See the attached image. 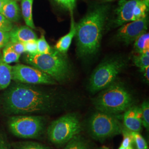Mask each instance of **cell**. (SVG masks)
Returning <instances> with one entry per match:
<instances>
[{"label":"cell","instance_id":"cell-1","mask_svg":"<svg viewBox=\"0 0 149 149\" xmlns=\"http://www.w3.org/2000/svg\"><path fill=\"white\" fill-rule=\"evenodd\" d=\"M6 111L15 114H29L51 112L59 106L55 93L34 85L16 82L3 96Z\"/></svg>","mask_w":149,"mask_h":149},{"label":"cell","instance_id":"cell-2","mask_svg":"<svg viewBox=\"0 0 149 149\" xmlns=\"http://www.w3.org/2000/svg\"><path fill=\"white\" fill-rule=\"evenodd\" d=\"M108 11L107 6H98L76 24L74 37L81 56L95 54L98 50Z\"/></svg>","mask_w":149,"mask_h":149},{"label":"cell","instance_id":"cell-3","mask_svg":"<svg viewBox=\"0 0 149 149\" xmlns=\"http://www.w3.org/2000/svg\"><path fill=\"white\" fill-rule=\"evenodd\" d=\"M24 61L27 64L48 74L54 80L63 82L69 77V66L63 54L55 50L49 54H27Z\"/></svg>","mask_w":149,"mask_h":149},{"label":"cell","instance_id":"cell-4","mask_svg":"<svg viewBox=\"0 0 149 149\" xmlns=\"http://www.w3.org/2000/svg\"><path fill=\"white\" fill-rule=\"evenodd\" d=\"M133 103L132 96L120 84H112L102 91L94 102L100 112L111 114L125 112Z\"/></svg>","mask_w":149,"mask_h":149},{"label":"cell","instance_id":"cell-5","mask_svg":"<svg viewBox=\"0 0 149 149\" xmlns=\"http://www.w3.org/2000/svg\"><path fill=\"white\" fill-rule=\"evenodd\" d=\"M81 129L76 115L67 114L51 123L48 129V138L53 144H65L80 133Z\"/></svg>","mask_w":149,"mask_h":149},{"label":"cell","instance_id":"cell-6","mask_svg":"<svg viewBox=\"0 0 149 149\" xmlns=\"http://www.w3.org/2000/svg\"><path fill=\"white\" fill-rule=\"evenodd\" d=\"M125 65L120 59H111L100 64L91 76L89 89L96 93L111 85Z\"/></svg>","mask_w":149,"mask_h":149},{"label":"cell","instance_id":"cell-7","mask_svg":"<svg viewBox=\"0 0 149 149\" xmlns=\"http://www.w3.org/2000/svg\"><path fill=\"white\" fill-rule=\"evenodd\" d=\"M8 124L11 133L21 138H37L44 128L43 118L36 116H14L10 118Z\"/></svg>","mask_w":149,"mask_h":149},{"label":"cell","instance_id":"cell-8","mask_svg":"<svg viewBox=\"0 0 149 149\" xmlns=\"http://www.w3.org/2000/svg\"><path fill=\"white\" fill-rule=\"evenodd\" d=\"M91 133L94 138L104 139L122 133V126L117 118L113 114L97 112L89 122Z\"/></svg>","mask_w":149,"mask_h":149},{"label":"cell","instance_id":"cell-9","mask_svg":"<svg viewBox=\"0 0 149 149\" xmlns=\"http://www.w3.org/2000/svg\"><path fill=\"white\" fill-rule=\"evenodd\" d=\"M12 80L29 85H55L56 81L48 74L33 66L17 64L12 68Z\"/></svg>","mask_w":149,"mask_h":149},{"label":"cell","instance_id":"cell-10","mask_svg":"<svg viewBox=\"0 0 149 149\" xmlns=\"http://www.w3.org/2000/svg\"><path fill=\"white\" fill-rule=\"evenodd\" d=\"M148 26L147 16L121 26L118 29L117 37L123 42L129 44L146 32Z\"/></svg>","mask_w":149,"mask_h":149},{"label":"cell","instance_id":"cell-11","mask_svg":"<svg viewBox=\"0 0 149 149\" xmlns=\"http://www.w3.org/2000/svg\"><path fill=\"white\" fill-rule=\"evenodd\" d=\"M141 0H120L116 10L117 17L114 21L116 27L121 26L127 22L133 21L136 7Z\"/></svg>","mask_w":149,"mask_h":149},{"label":"cell","instance_id":"cell-12","mask_svg":"<svg viewBox=\"0 0 149 149\" xmlns=\"http://www.w3.org/2000/svg\"><path fill=\"white\" fill-rule=\"evenodd\" d=\"M124 125L130 132H139L142 128L141 109L138 107H131L124 115Z\"/></svg>","mask_w":149,"mask_h":149},{"label":"cell","instance_id":"cell-13","mask_svg":"<svg viewBox=\"0 0 149 149\" xmlns=\"http://www.w3.org/2000/svg\"><path fill=\"white\" fill-rule=\"evenodd\" d=\"M10 41L11 42H19L25 43L27 41L37 39V36L36 33L32 30V28L28 26L13 28V29L9 32Z\"/></svg>","mask_w":149,"mask_h":149},{"label":"cell","instance_id":"cell-14","mask_svg":"<svg viewBox=\"0 0 149 149\" xmlns=\"http://www.w3.org/2000/svg\"><path fill=\"white\" fill-rule=\"evenodd\" d=\"M71 15V21L69 32L63 37L61 38L55 45V50L62 54H66L68 52L72 40L75 36L76 24L73 18V14Z\"/></svg>","mask_w":149,"mask_h":149},{"label":"cell","instance_id":"cell-15","mask_svg":"<svg viewBox=\"0 0 149 149\" xmlns=\"http://www.w3.org/2000/svg\"><path fill=\"white\" fill-rule=\"evenodd\" d=\"M0 13L12 23L18 21L20 18V9L16 0H9L6 2Z\"/></svg>","mask_w":149,"mask_h":149},{"label":"cell","instance_id":"cell-16","mask_svg":"<svg viewBox=\"0 0 149 149\" xmlns=\"http://www.w3.org/2000/svg\"><path fill=\"white\" fill-rule=\"evenodd\" d=\"M12 66L3 61L0 54V90H4L10 85L12 80Z\"/></svg>","mask_w":149,"mask_h":149},{"label":"cell","instance_id":"cell-17","mask_svg":"<svg viewBox=\"0 0 149 149\" xmlns=\"http://www.w3.org/2000/svg\"><path fill=\"white\" fill-rule=\"evenodd\" d=\"M22 16L27 26L35 29L33 18V4L34 0H21Z\"/></svg>","mask_w":149,"mask_h":149},{"label":"cell","instance_id":"cell-18","mask_svg":"<svg viewBox=\"0 0 149 149\" xmlns=\"http://www.w3.org/2000/svg\"><path fill=\"white\" fill-rule=\"evenodd\" d=\"M3 48L2 57L4 62L7 64H10L19 61L21 55L17 53L14 51L12 47L10 42L7 43Z\"/></svg>","mask_w":149,"mask_h":149},{"label":"cell","instance_id":"cell-19","mask_svg":"<svg viewBox=\"0 0 149 149\" xmlns=\"http://www.w3.org/2000/svg\"><path fill=\"white\" fill-rule=\"evenodd\" d=\"M147 50H149V34L145 32L135 40L134 50L136 53L140 54Z\"/></svg>","mask_w":149,"mask_h":149},{"label":"cell","instance_id":"cell-20","mask_svg":"<svg viewBox=\"0 0 149 149\" xmlns=\"http://www.w3.org/2000/svg\"><path fill=\"white\" fill-rule=\"evenodd\" d=\"M134 63L140 70L149 66V50L138 54L133 57Z\"/></svg>","mask_w":149,"mask_h":149},{"label":"cell","instance_id":"cell-21","mask_svg":"<svg viewBox=\"0 0 149 149\" xmlns=\"http://www.w3.org/2000/svg\"><path fill=\"white\" fill-rule=\"evenodd\" d=\"M37 47L38 54H49L53 51L43 34L37 39Z\"/></svg>","mask_w":149,"mask_h":149},{"label":"cell","instance_id":"cell-22","mask_svg":"<svg viewBox=\"0 0 149 149\" xmlns=\"http://www.w3.org/2000/svg\"><path fill=\"white\" fill-rule=\"evenodd\" d=\"M132 135L133 143L135 144L137 149H148V145L146 140L139 132H132Z\"/></svg>","mask_w":149,"mask_h":149},{"label":"cell","instance_id":"cell-23","mask_svg":"<svg viewBox=\"0 0 149 149\" xmlns=\"http://www.w3.org/2000/svg\"><path fill=\"white\" fill-rule=\"evenodd\" d=\"M64 149H88V148L81 139L76 136L68 143Z\"/></svg>","mask_w":149,"mask_h":149},{"label":"cell","instance_id":"cell-24","mask_svg":"<svg viewBox=\"0 0 149 149\" xmlns=\"http://www.w3.org/2000/svg\"><path fill=\"white\" fill-rule=\"evenodd\" d=\"M142 112V125H143L146 130L149 129V102L145 101L142 104L141 107Z\"/></svg>","mask_w":149,"mask_h":149},{"label":"cell","instance_id":"cell-25","mask_svg":"<svg viewBox=\"0 0 149 149\" xmlns=\"http://www.w3.org/2000/svg\"><path fill=\"white\" fill-rule=\"evenodd\" d=\"M15 149H49L41 144L33 142H23L17 143Z\"/></svg>","mask_w":149,"mask_h":149},{"label":"cell","instance_id":"cell-26","mask_svg":"<svg viewBox=\"0 0 149 149\" xmlns=\"http://www.w3.org/2000/svg\"><path fill=\"white\" fill-rule=\"evenodd\" d=\"M58 5L62 7L70 12L71 15L73 14V12L76 5L77 0H53Z\"/></svg>","mask_w":149,"mask_h":149},{"label":"cell","instance_id":"cell-27","mask_svg":"<svg viewBox=\"0 0 149 149\" xmlns=\"http://www.w3.org/2000/svg\"><path fill=\"white\" fill-rule=\"evenodd\" d=\"M123 141L121 146L124 148H130L132 147V144L133 143V138L132 135V132L129 131L128 129H123L122 132Z\"/></svg>","mask_w":149,"mask_h":149},{"label":"cell","instance_id":"cell-28","mask_svg":"<svg viewBox=\"0 0 149 149\" xmlns=\"http://www.w3.org/2000/svg\"><path fill=\"white\" fill-rule=\"evenodd\" d=\"M25 50L27 54H38L37 39L31 40L24 43Z\"/></svg>","mask_w":149,"mask_h":149},{"label":"cell","instance_id":"cell-29","mask_svg":"<svg viewBox=\"0 0 149 149\" xmlns=\"http://www.w3.org/2000/svg\"><path fill=\"white\" fill-rule=\"evenodd\" d=\"M13 28L11 22L7 19L5 17L0 13V31L3 32H10Z\"/></svg>","mask_w":149,"mask_h":149},{"label":"cell","instance_id":"cell-30","mask_svg":"<svg viewBox=\"0 0 149 149\" xmlns=\"http://www.w3.org/2000/svg\"><path fill=\"white\" fill-rule=\"evenodd\" d=\"M11 43L12 47L14 50V51L17 53L19 55H21L22 54L26 52L24 43L19 42H13V43L11 42Z\"/></svg>","mask_w":149,"mask_h":149},{"label":"cell","instance_id":"cell-31","mask_svg":"<svg viewBox=\"0 0 149 149\" xmlns=\"http://www.w3.org/2000/svg\"><path fill=\"white\" fill-rule=\"evenodd\" d=\"M10 42L9 32L0 31V49L3 48Z\"/></svg>","mask_w":149,"mask_h":149},{"label":"cell","instance_id":"cell-32","mask_svg":"<svg viewBox=\"0 0 149 149\" xmlns=\"http://www.w3.org/2000/svg\"><path fill=\"white\" fill-rule=\"evenodd\" d=\"M0 149H10L5 137L0 134Z\"/></svg>","mask_w":149,"mask_h":149},{"label":"cell","instance_id":"cell-33","mask_svg":"<svg viewBox=\"0 0 149 149\" xmlns=\"http://www.w3.org/2000/svg\"><path fill=\"white\" fill-rule=\"evenodd\" d=\"M141 72H142L144 74V77L146 81H147V82H149V66L145 68L144 69L141 70H140Z\"/></svg>","mask_w":149,"mask_h":149},{"label":"cell","instance_id":"cell-34","mask_svg":"<svg viewBox=\"0 0 149 149\" xmlns=\"http://www.w3.org/2000/svg\"><path fill=\"white\" fill-rule=\"evenodd\" d=\"M9 0H0V10L1 9V8L2 7V6L6 2H7Z\"/></svg>","mask_w":149,"mask_h":149},{"label":"cell","instance_id":"cell-35","mask_svg":"<svg viewBox=\"0 0 149 149\" xmlns=\"http://www.w3.org/2000/svg\"><path fill=\"white\" fill-rule=\"evenodd\" d=\"M133 149L132 148V147H130V148H124V147H122V146H120L119 148V149Z\"/></svg>","mask_w":149,"mask_h":149},{"label":"cell","instance_id":"cell-36","mask_svg":"<svg viewBox=\"0 0 149 149\" xmlns=\"http://www.w3.org/2000/svg\"><path fill=\"white\" fill-rule=\"evenodd\" d=\"M98 149H109V148H108V147H107L106 146H101V148H100Z\"/></svg>","mask_w":149,"mask_h":149},{"label":"cell","instance_id":"cell-37","mask_svg":"<svg viewBox=\"0 0 149 149\" xmlns=\"http://www.w3.org/2000/svg\"></svg>","mask_w":149,"mask_h":149}]
</instances>
